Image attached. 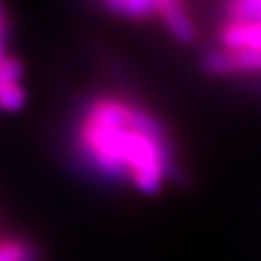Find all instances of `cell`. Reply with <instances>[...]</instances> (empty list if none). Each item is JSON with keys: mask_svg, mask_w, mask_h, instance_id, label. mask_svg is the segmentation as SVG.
Here are the masks:
<instances>
[{"mask_svg": "<svg viewBox=\"0 0 261 261\" xmlns=\"http://www.w3.org/2000/svg\"><path fill=\"white\" fill-rule=\"evenodd\" d=\"M157 15V0H124L122 18L126 20H148Z\"/></svg>", "mask_w": 261, "mask_h": 261, "instance_id": "52a82bcc", "label": "cell"}, {"mask_svg": "<svg viewBox=\"0 0 261 261\" xmlns=\"http://www.w3.org/2000/svg\"><path fill=\"white\" fill-rule=\"evenodd\" d=\"M218 42L228 50H261V22H226Z\"/></svg>", "mask_w": 261, "mask_h": 261, "instance_id": "277c9868", "label": "cell"}, {"mask_svg": "<svg viewBox=\"0 0 261 261\" xmlns=\"http://www.w3.org/2000/svg\"><path fill=\"white\" fill-rule=\"evenodd\" d=\"M157 15L178 44L190 46L198 39L196 24L183 0H157Z\"/></svg>", "mask_w": 261, "mask_h": 261, "instance_id": "3957f363", "label": "cell"}, {"mask_svg": "<svg viewBox=\"0 0 261 261\" xmlns=\"http://www.w3.org/2000/svg\"><path fill=\"white\" fill-rule=\"evenodd\" d=\"M11 35V20H9V11H7V3L0 0V44H7Z\"/></svg>", "mask_w": 261, "mask_h": 261, "instance_id": "ba28073f", "label": "cell"}, {"mask_svg": "<svg viewBox=\"0 0 261 261\" xmlns=\"http://www.w3.org/2000/svg\"><path fill=\"white\" fill-rule=\"evenodd\" d=\"M74 152L87 174L105 183L128 181L148 196L159 194L166 181H185L174 144L137 128L135 105L116 96H94L83 105Z\"/></svg>", "mask_w": 261, "mask_h": 261, "instance_id": "6da1fadb", "label": "cell"}, {"mask_svg": "<svg viewBox=\"0 0 261 261\" xmlns=\"http://www.w3.org/2000/svg\"><path fill=\"white\" fill-rule=\"evenodd\" d=\"M0 261H44V250L29 238L5 235L0 238Z\"/></svg>", "mask_w": 261, "mask_h": 261, "instance_id": "5b68a950", "label": "cell"}, {"mask_svg": "<svg viewBox=\"0 0 261 261\" xmlns=\"http://www.w3.org/2000/svg\"><path fill=\"white\" fill-rule=\"evenodd\" d=\"M200 70L209 76H261V50H228V48H211L200 57Z\"/></svg>", "mask_w": 261, "mask_h": 261, "instance_id": "7a4b0ae2", "label": "cell"}, {"mask_svg": "<svg viewBox=\"0 0 261 261\" xmlns=\"http://www.w3.org/2000/svg\"><path fill=\"white\" fill-rule=\"evenodd\" d=\"M228 22H261V0H228Z\"/></svg>", "mask_w": 261, "mask_h": 261, "instance_id": "8992f818", "label": "cell"}]
</instances>
